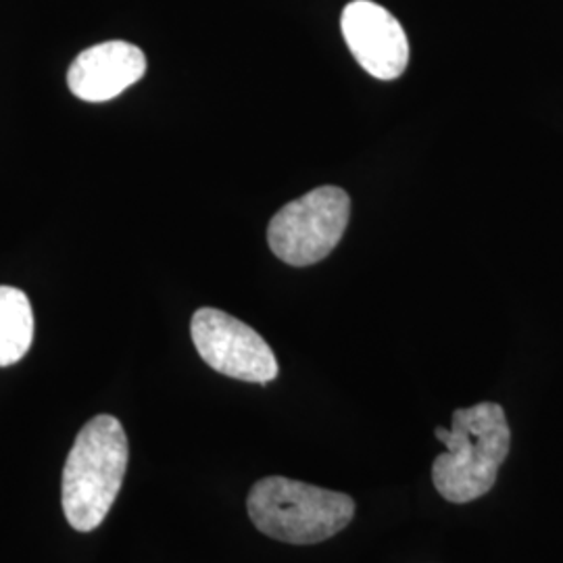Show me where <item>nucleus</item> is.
I'll list each match as a JSON object with an SVG mask.
<instances>
[{"label": "nucleus", "mask_w": 563, "mask_h": 563, "mask_svg": "<svg viewBox=\"0 0 563 563\" xmlns=\"http://www.w3.org/2000/svg\"><path fill=\"white\" fill-rule=\"evenodd\" d=\"M437 439L446 446L432 463V483L446 501L470 504L486 495L504 465L511 444L504 407L478 402L453 411L449 430L437 428Z\"/></svg>", "instance_id": "f257e3e1"}, {"label": "nucleus", "mask_w": 563, "mask_h": 563, "mask_svg": "<svg viewBox=\"0 0 563 563\" xmlns=\"http://www.w3.org/2000/svg\"><path fill=\"white\" fill-rule=\"evenodd\" d=\"M130 460L128 437L118 418L97 416L76 437L60 483V504L78 532L97 530L120 495Z\"/></svg>", "instance_id": "f03ea898"}, {"label": "nucleus", "mask_w": 563, "mask_h": 563, "mask_svg": "<svg viewBox=\"0 0 563 563\" xmlns=\"http://www.w3.org/2000/svg\"><path fill=\"white\" fill-rule=\"evenodd\" d=\"M251 522L265 537L290 544L322 543L339 534L355 516V501L336 490L267 476L249 493Z\"/></svg>", "instance_id": "7ed1b4c3"}, {"label": "nucleus", "mask_w": 563, "mask_h": 563, "mask_svg": "<svg viewBox=\"0 0 563 563\" xmlns=\"http://www.w3.org/2000/svg\"><path fill=\"white\" fill-rule=\"evenodd\" d=\"M349 218V195L336 186H322L284 205L269 222L267 241L282 262L295 267L313 265L336 249Z\"/></svg>", "instance_id": "20e7f679"}, {"label": "nucleus", "mask_w": 563, "mask_h": 563, "mask_svg": "<svg viewBox=\"0 0 563 563\" xmlns=\"http://www.w3.org/2000/svg\"><path fill=\"white\" fill-rule=\"evenodd\" d=\"M192 342L211 369L242 383L267 384L278 376L269 344L251 325L230 313L202 307L190 322Z\"/></svg>", "instance_id": "39448f33"}, {"label": "nucleus", "mask_w": 563, "mask_h": 563, "mask_svg": "<svg viewBox=\"0 0 563 563\" xmlns=\"http://www.w3.org/2000/svg\"><path fill=\"white\" fill-rule=\"evenodd\" d=\"M342 36L363 69L378 80H397L409 63V42L397 18L372 0L344 7Z\"/></svg>", "instance_id": "423d86ee"}, {"label": "nucleus", "mask_w": 563, "mask_h": 563, "mask_svg": "<svg viewBox=\"0 0 563 563\" xmlns=\"http://www.w3.org/2000/svg\"><path fill=\"white\" fill-rule=\"evenodd\" d=\"M144 71L146 57L139 46L125 41L102 42L76 57L67 71V86L81 101H111L142 80Z\"/></svg>", "instance_id": "0eeeda50"}, {"label": "nucleus", "mask_w": 563, "mask_h": 563, "mask_svg": "<svg viewBox=\"0 0 563 563\" xmlns=\"http://www.w3.org/2000/svg\"><path fill=\"white\" fill-rule=\"evenodd\" d=\"M34 341V311L25 292L0 286V367L21 362Z\"/></svg>", "instance_id": "6e6552de"}]
</instances>
